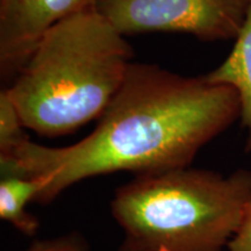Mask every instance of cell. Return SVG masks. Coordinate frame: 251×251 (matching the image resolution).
<instances>
[{"label": "cell", "mask_w": 251, "mask_h": 251, "mask_svg": "<svg viewBox=\"0 0 251 251\" xmlns=\"http://www.w3.org/2000/svg\"><path fill=\"white\" fill-rule=\"evenodd\" d=\"M240 118V98L233 87L131 62L92 133L61 148L25 141L0 157L1 176L42 179L45 186L34 202L47 205L87 178L191 166L206 144Z\"/></svg>", "instance_id": "1"}, {"label": "cell", "mask_w": 251, "mask_h": 251, "mask_svg": "<svg viewBox=\"0 0 251 251\" xmlns=\"http://www.w3.org/2000/svg\"><path fill=\"white\" fill-rule=\"evenodd\" d=\"M131 58L125 35L90 7L52 25L4 91L25 128L67 135L101 117Z\"/></svg>", "instance_id": "2"}, {"label": "cell", "mask_w": 251, "mask_h": 251, "mask_svg": "<svg viewBox=\"0 0 251 251\" xmlns=\"http://www.w3.org/2000/svg\"><path fill=\"white\" fill-rule=\"evenodd\" d=\"M251 203V170L225 176L176 169L136 176L115 190L119 251H225Z\"/></svg>", "instance_id": "3"}, {"label": "cell", "mask_w": 251, "mask_h": 251, "mask_svg": "<svg viewBox=\"0 0 251 251\" xmlns=\"http://www.w3.org/2000/svg\"><path fill=\"white\" fill-rule=\"evenodd\" d=\"M251 0H97L94 8L122 35L178 31L201 41L235 40Z\"/></svg>", "instance_id": "4"}, {"label": "cell", "mask_w": 251, "mask_h": 251, "mask_svg": "<svg viewBox=\"0 0 251 251\" xmlns=\"http://www.w3.org/2000/svg\"><path fill=\"white\" fill-rule=\"evenodd\" d=\"M97 0H0V69L17 77L37 42L52 25L94 7Z\"/></svg>", "instance_id": "5"}, {"label": "cell", "mask_w": 251, "mask_h": 251, "mask_svg": "<svg viewBox=\"0 0 251 251\" xmlns=\"http://www.w3.org/2000/svg\"><path fill=\"white\" fill-rule=\"evenodd\" d=\"M235 40L228 57L205 77L211 83L236 91L241 102V126L251 133V1L242 29Z\"/></svg>", "instance_id": "6"}, {"label": "cell", "mask_w": 251, "mask_h": 251, "mask_svg": "<svg viewBox=\"0 0 251 251\" xmlns=\"http://www.w3.org/2000/svg\"><path fill=\"white\" fill-rule=\"evenodd\" d=\"M45 183L39 178L1 176L0 181V218L26 236H33L40 227L35 216L27 211L35 201Z\"/></svg>", "instance_id": "7"}, {"label": "cell", "mask_w": 251, "mask_h": 251, "mask_svg": "<svg viewBox=\"0 0 251 251\" xmlns=\"http://www.w3.org/2000/svg\"><path fill=\"white\" fill-rule=\"evenodd\" d=\"M29 140L13 103L2 90L0 93V156H7Z\"/></svg>", "instance_id": "8"}, {"label": "cell", "mask_w": 251, "mask_h": 251, "mask_svg": "<svg viewBox=\"0 0 251 251\" xmlns=\"http://www.w3.org/2000/svg\"><path fill=\"white\" fill-rule=\"evenodd\" d=\"M26 251H90L89 241L78 231L48 240L34 241Z\"/></svg>", "instance_id": "9"}, {"label": "cell", "mask_w": 251, "mask_h": 251, "mask_svg": "<svg viewBox=\"0 0 251 251\" xmlns=\"http://www.w3.org/2000/svg\"><path fill=\"white\" fill-rule=\"evenodd\" d=\"M225 251H251V203L248 206L237 233Z\"/></svg>", "instance_id": "10"}]
</instances>
